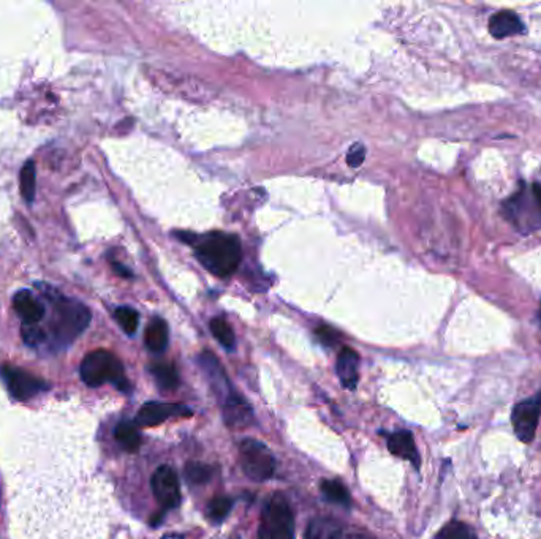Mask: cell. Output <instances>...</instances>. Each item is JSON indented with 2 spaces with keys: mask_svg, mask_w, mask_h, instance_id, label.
I'll list each match as a JSON object with an SVG mask.
<instances>
[{
  "mask_svg": "<svg viewBox=\"0 0 541 539\" xmlns=\"http://www.w3.org/2000/svg\"><path fill=\"white\" fill-rule=\"evenodd\" d=\"M23 339H24L27 345L37 347V345L46 341V335H44L42 329L38 328L37 324L35 326H25V324H23Z\"/></svg>",
  "mask_w": 541,
  "mask_h": 539,
  "instance_id": "cell-27",
  "label": "cell"
},
{
  "mask_svg": "<svg viewBox=\"0 0 541 539\" xmlns=\"http://www.w3.org/2000/svg\"><path fill=\"white\" fill-rule=\"evenodd\" d=\"M152 492L156 496L157 502L162 505L165 509H173L179 506L180 503V486L179 479L176 471L169 467V465H162L160 468H157L152 481Z\"/></svg>",
  "mask_w": 541,
  "mask_h": 539,
  "instance_id": "cell-9",
  "label": "cell"
},
{
  "mask_svg": "<svg viewBox=\"0 0 541 539\" xmlns=\"http://www.w3.org/2000/svg\"><path fill=\"white\" fill-rule=\"evenodd\" d=\"M175 416H190V409L178 405V403L150 402L143 405L138 411L137 424L144 426V428H150V426H157V424L167 421L169 418H175Z\"/></svg>",
  "mask_w": 541,
  "mask_h": 539,
  "instance_id": "cell-11",
  "label": "cell"
},
{
  "mask_svg": "<svg viewBox=\"0 0 541 539\" xmlns=\"http://www.w3.org/2000/svg\"><path fill=\"white\" fill-rule=\"evenodd\" d=\"M198 361L199 366L203 367L206 377L211 383L212 390L217 394L218 402L222 403V409L228 407L233 402H237L241 396L237 394L228 379H227L224 367L220 366L217 358L209 351H205V353H201Z\"/></svg>",
  "mask_w": 541,
  "mask_h": 539,
  "instance_id": "cell-8",
  "label": "cell"
},
{
  "mask_svg": "<svg viewBox=\"0 0 541 539\" xmlns=\"http://www.w3.org/2000/svg\"><path fill=\"white\" fill-rule=\"evenodd\" d=\"M489 32L494 38L513 37L526 34V25L513 12H498L489 19Z\"/></svg>",
  "mask_w": 541,
  "mask_h": 539,
  "instance_id": "cell-14",
  "label": "cell"
},
{
  "mask_svg": "<svg viewBox=\"0 0 541 539\" xmlns=\"http://www.w3.org/2000/svg\"><path fill=\"white\" fill-rule=\"evenodd\" d=\"M150 372L154 375L157 385L160 386L162 390H173L179 385V377H178L175 366H171V364H157V366H152Z\"/></svg>",
  "mask_w": 541,
  "mask_h": 539,
  "instance_id": "cell-18",
  "label": "cell"
},
{
  "mask_svg": "<svg viewBox=\"0 0 541 539\" xmlns=\"http://www.w3.org/2000/svg\"><path fill=\"white\" fill-rule=\"evenodd\" d=\"M214 475V468L211 465L201 464V462H188L186 465V477L188 483L205 484Z\"/></svg>",
  "mask_w": 541,
  "mask_h": 539,
  "instance_id": "cell-23",
  "label": "cell"
},
{
  "mask_svg": "<svg viewBox=\"0 0 541 539\" xmlns=\"http://www.w3.org/2000/svg\"><path fill=\"white\" fill-rule=\"evenodd\" d=\"M231 508H233L231 498H228V496H214L211 503H209V506H208V515H209L212 522L218 524L228 515Z\"/></svg>",
  "mask_w": 541,
  "mask_h": 539,
  "instance_id": "cell-24",
  "label": "cell"
},
{
  "mask_svg": "<svg viewBox=\"0 0 541 539\" xmlns=\"http://www.w3.org/2000/svg\"><path fill=\"white\" fill-rule=\"evenodd\" d=\"M80 372L82 381L92 388L112 383L121 390H129V381L125 379L122 362L105 350L89 353L82 361Z\"/></svg>",
  "mask_w": 541,
  "mask_h": 539,
  "instance_id": "cell-3",
  "label": "cell"
},
{
  "mask_svg": "<svg viewBox=\"0 0 541 539\" xmlns=\"http://www.w3.org/2000/svg\"><path fill=\"white\" fill-rule=\"evenodd\" d=\"M436 539H478L477 534H473L472 528L462 524V522L453 521L447 524L445 527L437 534Z\"/></svg>",
  "mask_w": 541,
  "mask_h": 539,
  "instance_id": "cell-22",
  "label": "cell"
},
{
  "mask_svg": "<svg viewBox=\"0 0 541 539\" xmlns=\"http://www.w3.org/2000/svg\"><path fill=\"white\" fill-rule=\"evenodd\" d=\"M195 255L209 273L225 279L239 266L243 248L237 236L211 233L197 242Z\"/></svg>",
  "mask_w": 541,
  "mask_h": 539,
  "instance_id": "cell-1",
  "label": "cell"
},
{
  "mask_svg": "<svg viewBox=\"0 0 541 539\" xmlns=\"http://www.w3.org/2000/svg\"><path fill=\"white\" fill-rule=\"evenodd\" d=\"M146 347L150 348L152 353H162L169 347V324L162 318H154L150 322L144 335Z\"/></svg>",
  "mask_w": 541,
  "mask_h": 539,
  "instance_id": "cell-16",
  "label": "cell"
},
{
  "mask_svg": "<svg viewBox=\"0 0 541 539\" xmlns=\"http://www.w3.org/2000/svg\"><path fill=\"white\" fill-rule=\"evenodd\" d=\"M538 320H540V322H541V305H540V312H538Z\"/></svg>",
  "mask_w": 541,
  "mask_h": 539,
  "instance_id": "cell-30",
  "label": "cell"
},
{
  "mask_svg": "<svg viewBox=\"0 0 541 539\" xmlns=\"http://www.w3.org/2000/svg\"><path fill=\"white\" fill-rule=\"evenodd\" d=\"M388 448L394 456H398L401 459L409 460L415 467H420V454H418L417 445L413 440V435L407 430H401L392 434L388 438Z\"/></svg>",
  "mask_w": 541,
  "mask_h": 539,
  "instance_id": "cell-15",
  "label": "cell"
},
{
  "mask_svg": "<svg viewBox=\"0 0 541 539\" xmlns=\"http://www.w3.org/2000/svg\"><path fill=\"white\" fill-rule=\"evenodd\" d=\"M91 322V312L86 305L72 299H57L54 307V337L61 345L72 343Z\"/></svg>",
  "mask_w": 541,
  "mask_h": 539,
  "instance_id": "cell-4",
  "label": "cell"
},
{
  "mask_svg": "<svg viewBox=\"0 0 541 539\" xmlns=\"http://www.w3.org/2000/svg\"><path fill=\"white\" fill-rule=\"evenodd\" d=\"M541 416V394L524 402L517 403L511 413V422L517 438L523 443H530L536 437Z\"/></svg>",
  "mask_w": 541,
  "mask_h": 539,
  "instance_id": "cell-7",
  "label": "cell"
},
{
  "mask_svg": "<svg viewBox=\"0 0 541 539\" xmlns=\"http://www.w3.org/2000/svg\"><path fill=\"white\" fill-rule=\"evenodd\" d=\"M322 492H324V496L330 502L336 503V505H343V506H349L350 505L349 490L345 489V486L336 481V479L324 481L322 483Z\"/></svg>",
  "mask_w": 541,
  "mask_h": 539,
  "instance_id": "cell-21",
  "label": "cell"
},
{
  "mask_svg": "<svg viewBox=\"0 0 541 539\" xmlns=\"http://www.w3.org/2000/svg\"><path fill=\"white\" fill-rule=\"evenodd\" d=\"M209 328H211L212 335L217 339L218 343L222 347L227 348V350H233L235 348V345H237V337H235V332H233L230 324L225 322L224 318H214V320H211Z\"/></svg>",
  "mask_w": 541,
  "mask_h": 539,
  "instance_id": "cell-19",
  "label": "cell"
},
{
  "mask_svg": "<svg viewBox=\"0 0 541 539\" xmlns=\"http://www.w3.org/2000/svg\"><path fill=\"white\" fill-rule=\"evenodd\" d=\"M114 318H116V322L121 324V328L124 329L127 334L131 335L137 332L140 316H138L135 310L130 309V307H119L114 312Z\"/></svg>",
  "mask_w": 541,
  "mask_h": 539,
  "instance_id": "cell-25",
  "label": "cell"
},
{
  "mask_svg": "<svg viewBox=\"0 0 541 539\" xmlns=\"http://www.w3.org/2000/svg\"><path fill=\"white\" fill-rule=\"evenodd\" d=\"M13 307L25 326H35L44 318V305L31 292H19L13 299Z\"/></svg>",
  "mask_w": 541,
  "mask_h": 539,
  "instance_id": "cell-12",
  "label": "cell"
},
{
  "mask_svg": "<svg viewBox=\"0 0 541 539\" xmlns=\"http://www.w3.org/2000/svg\"><path fill=\"white\" fill-rule=\"evenodd\" d=\"M2 377L5 380L12 396L18 400H29L32 397L40 394L42 390H48V385L44 381L14 367H4Z\"/></svg>",
  "mask_w": 541,
  "mask_h": 539,
  "instance_id": "cell-10",
  "label": "cell"
},
{
  "mask_svg": "<svg viewBox=\"0 0 541 539\" xmlns=\"http://www.w3.org/2000/svg\"><path fill=\"white\" fill-rule=\"evenodd\" d=\"M358 367H360V356H358L355 350L349 347L343 348L341 353L337 356L336 372L343 388L355 390L358 380H360Z\"/></svg>",
  "mask_w": 541,
  "mask_h": 539,
  "instance_id": "cell-13",
  "label": "cell"
},
{
  "mask_svg": "<svg viewBox=\"0 0 541 539\" xmlns=\"http://www.w3.org/2000/svg\"><path fill=\"white\" fill-rule=\"evenodd\" d=\"M239 460L244 473L254 481H266L275 471V459L266 445L262 441L244 440L239 447Z\"/></svg>",
  "mask_w": 541,
  "mask_h": 539,
  "instance_id": "cell-6",
  "label": "cell"
},
{
  "mask_svg": "<svg viewBox=\"0 0 541 539\" xmlns=\"http://www.w3.org/2000/svg\"><path fill=\"white\" fill-rule=\"evenodd\" d=\"M364 159H366V148L362 144H353L347 154V163L352 168H358L362 165Z\"/></svg>",
  "mask_w": 541,
  "mask_h": 539,
  "instance_id": "cell-28",
  "label": "cell"
},
{
  "mask_svg": "<svg viewBox=\"0 0 541 539\" xmlns=\"http://www.w3.org/2000/svg\"><path fill=\"white\" fill-rule=\"evenodd\" d=\"M21 192L29 203L34 201L35 197V167L32 161H27L23 171H21Z\"/></svg>",
  "mask_w": 541,
  "mask_h": 539,
  "instance_id": "cell-26",
  "label": "cell"
},
{
  "mask_svg": "<svg viewBox=\"0 0 541 539\" xmlns=\"http://www.w3.org/2000/svg\"><path fill=\"white\" fill-rule=\"evenodd\" d=\"M502 211L504 217L523 235L541 230L540 184H521V188L502 203Z\"/></svg>",
  "mask_w": 541,
  "mask_h": 539,
  "instance_id": "cell-2",
  "label": "cell"
},
{
  "mask_svg": "<svg viewBox=\"0 0 541 539\" xmlns=\"http://www.w3.org/2000/svg\"><path fill=\"white\" fill-rule=\"evenodd\" d=\"M114 437H116L119 445L129 453H137L140 447H141V435L130 422H121L114 430Z\"/></svg>",
  "mask_w": 541,
  "mask_h": 539,
  "instance_id": "cell-17",
  "label": "cell"
},
{
  "mask_svg": "<svg viewBox=\"0 0 541 539\" xmlns=\"http://www.w3.org/2000/svg\"><path fill=\"white\" fill-rule=\"evenodd\" d=\"M258 539H295V517L284 496H271L263 506Z\"/></svg>",
  "mask_w": 541,
  "mask_h": 539,
  "instance_id": "cell-5",
  "label": "cell"
},
{
  "mask_svg": "<svg viewBox=\"0 0 541 539\" xmlns=\"http://www.w3.org/2000/svg\"><path fill=\"white\" fill-rule=\"evenodd\" d=\"M339 536L341 532L336 524L324 519L312 522L305 534V539H339Z\"/></svg>",
  "mask_w": 541,
  "mask_h": 539,
  "instance_id": "cell-20",
  "label": "cell"
},
{
  "mask_svg": "<svg viewBox=\"0 0 541 539\" xmlns=\"http://www.w3.org/2000/svg\"><path fill=\"white\" fill-rule=\"evenodd\" d=\"M315 334H317L318 341L322 342L324 345L326 347H333V345H336L337 339H339V335H337L336 331L334 329L328 328V326H322V328H318L315 331Z\"/></svg>",
  "mask_w": 541,
  "mask_h": 539,
  "instance_id": "cell-29",
  "label": "cell"
}]
</instances>
